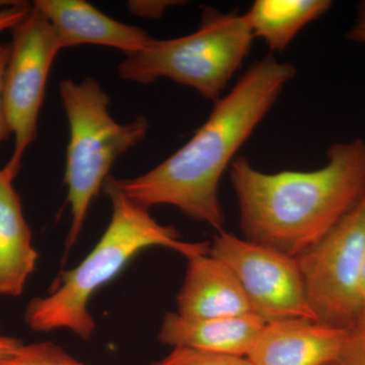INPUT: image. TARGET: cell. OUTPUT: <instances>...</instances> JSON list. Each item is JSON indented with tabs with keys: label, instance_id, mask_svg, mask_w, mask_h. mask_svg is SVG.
I'll return each instance as SVG.
<instances>
[{
	"label": "cell",
	"instance_id": "obj_7",
	"mask_svg": "<svg viewBox=\"0 0 365 365\" xmlns=\"http://www.w3.org/2000/svg\"><path fill=\"white\" fill-rule=\"evenodd\" d=\"M11 34L4 98L14 148L6 165L19 175L26 150L37 138L48 76L61 48L51 24L33 4Z\"/></svg>",
	"mask_w": 365,
	"mask_h": 365
},
{
	"label": "cell",
	"instance_id": "obj_13",
	"mask_svg": "<svg viewBox=\"0 0 365 365\" xmlns=\"http://www.w3.org/2000/svg\"><path fill=\"white\" fill-rule=\"evenodd\" d=\"M265 325L255 314L187 319L176 312L165 314L158 339L172 348H193L247 357Z\"/></svg>",
	"mask_w": 365,
	"mask_h": 365
},
{
	"label": "cell",
	"instance_id": "obj_19",
	"mask_svg": "<svg viewBox=\"0 0 365 365\" xmlns=\"http://www.w3.org/2000/svg\"><path fill=\"white\" fill-rule=\"evenodd\" d=\"M185 2L172 0H155V1H130L128 9L132 14L146 19L162 18L163 13L172 6H180Z\"/></svg>",
	"mask_w": 365,
	"mask_h": 365
},
{
	"label": "cell",
	"instance_id": "obj_22",
	"mask_svg": "<svg viewBox=\"0 0 365 365\" xmlns=\"http://www.w3.org/2000/svg\"><path fill=\"white\" fill-rule=\"evenodd\" d=\"M21 341L16 338L7 336L0 330V360L4 359L9 352L13 351L16 346L20 345Z\"/></svg>",
	"mask_w": 365,
	"mask_h": 365
},
{
	"label": "cell",
	"instance_id": "obj_23",
	"mask_svg": "<svg viewBox=\"0 0 365 365\" xmlns=\"http://www.w3.org/2000/svg\"><path fill=\"white\" fill-rule=\"evenodd\" d=\"M360 302H361V328L365 329V262L360 277L359 287Z\"/></svg>",
	"mask_w": 365,
	"mask_h": 365
},
{
	"label": "cell",
	"instance_id": "obj_25",
	"mask_svg": "<svg viewBox=\"0 0 365 365\" xmlns=\"http://www.w3.org/2000/svg\"><path fill=\"white\" fill-rule=\"evenodd\" d=\"M362 330H364V332H365V329H362Z\"/></svg>",
	"mask_w": 365,
	"mask_h": 365
},
{
	"label": "cell",
	"instance_id": "obj_6",
	"mask_svg": "<svg viewBox=\"0 0 365 365\" xmlns=\"http://www.w3.org/2000/svg\"><path fill=\"white\" fill-rule=\"evenodd\" d=\"M297 259L317 321L344 330L361 328L365 194L323 239Z\"/></svg>",
	"mask_w": 365,
	"mask_h": 365
},
{
	"label": "cell",
	"instance_id": "obj_9",
	"mask_svg": "<svg viewBox=\"0 0 365 365\" xmlns=\"http://www.w3.org/2000/svg\"><path fill=\"white\" fill-rule=\"evenodd\" d=\"M350 332L309 319L271 322L247 359L253 365H325L339 353Z\"/></svg>",
	"mask_w": 365,
	"mask_h": 365
},
{
	"label": "cell",
	"instance_id": "obj_15",
	"mask_svg": "<svg viewBox=\"0 0 365 365\" xmlns=\"http://www.w3.org/2000/svg\"><path fill=\"white\" fill-rule=\"evenodd\" d=\"M0 365H86L52 342L20 345L0 360Z\"/></svg>",
	"mask_w": 365,
	"mask_h": 365
},
{
	"label": "cell",
	"instance_id": "obj_17",
	"mask_svg": "<svg viewBox=\"0 0 365 365\" xmlns=\"http://www.w3.org/2000/svg\"><path fill=\"white\" fill-rule=\"evenodd\" d=\"M325 365H365L364 331H351L339 353Z\"/></svg>",
	"mask_w": 365,
	"mask_h": 365
},
{
	"label": "cell",
	"instance_id": "obj_18",
	"mask_svg": "<svg viewBox=\"0 0 365 365\" xmlns=\"http://www.w3.org/2000/svg\"><path fill=\"white\" fill-rule=\"evenodd\" d=\"M9 54H11V43L6 44V43L0 42V144L11 134L9 121H7L4 98V72L9 62Z\"/></svg>",
	"mask_w": 365,
	"mask_h": 365
},
{
	"label": "cell",
	"instance_id": "obj_24",
	"mask_svg": "<svg viewBox=\"0 0 365 365\" xmlns=\"http://www.w3.org/2000/svg\"><path fill=\"white\" fill-rule=\"evenodd\" d=\"M21 1H6V0H0V9L4 7L16 6L20 4Z\"/></svg>",
	"mask_w": 365,
	"mask_h": 365
},
{
	"label": "cell",
	"instance_id": "obj_5",
	"mask_svg": "<svg viewBox=\"0 0 365 365\" xmlns=\"http://www.w3.org/2000/svg\"><path fill=\"white\" fill-rule=\"evenodd\" d=\"M195 32L174 39L151 41L126 55L118 66L124 81L151 85L168 78L195 90L215 103L248 56L255 39L245 14L201 7Z\"/></svg>",
	"mask_w": 365,
	"mask_h": 365
},
{
	"label": "cell",
	"instance_id": "obj_12",
	"mask_svg": "<svg viewBox=\"0 0 365 365\" xmlns=\"http://www.w3.org/2000/svg\"><path fill=\"white\" fill-rule=\"evenodd\" d=\"M16 176L6 165L0 168V297H21L39 259L14 187Z\"/></svg>",
	"mask_w": 365,
	"mask_h": 365
},
{
	"label": "cell",
	"instance_id": "obj_20",
	"mask_svg": "<svg viewBox=\"0 0 365 365\" xmlns=\"http://www.w3.org/2000/svg\"><path fill=\"white\" fill-rule=\"evenodd\" d=\"M31 4L26 1H21L16 6L4 7L0 9V33L4 31L11 30L28 14Z\"/></svg>",
	"mask_w": 365,
	"mask_h": 365
},
{
	"label": "cell",
	"instance_id": "obj_11",
	"mask_svg": "<svg viewBox=\"0 0 365 365\" xmlns=\"http://www.w3.org/2000/svg\"><path fill=\"white\" fill-rule=\"evenodd\" d=\"M177 313L187 319H208L253 312L235 274L208 252L188 259L184 282L177 295Z\"/></svg>",
	"mask_w": 365,
	"mask_h": 365
},
{
	"label": "cell",
	"instance_id": "obj_3",
	"mask_svg": "<svg viewBox=\"0 0 365 365\" xmlns=\"http://www.w3.org/2000/svg\"><path fill=\"white\" fill-rule=\"evenodd\" d=\"M112 204L109 225L90 254L61 277L44 297L26 304L24 319L34 332L68 330L90 340L97 330L88 306L93 294L116 278L129 262L144 250L167 248L188 259L208 253L207 242H185L173 227L160 225L150 209L134 202L109 176L104 187Z\"/></svg>",
	"mask_w": 365,
	"mask_h": 365
},
{
	"label": "cell",
	"instance_id": "obj_2",
	"mask_svg": "<svg viewBox=\"0 0 365 365\" xmlns=\"http://www.w3.org/2000/svg\"><path fill=\"white\" fill-rule=\"evenodd\" d=\"M321 169L264 173L237 155L230 182L245 239L299 257L319 241L365 194V140L333 143Z\"/></svg>",
	"mask_w": 365,
	"mask_h": 365
},
{
	"label": "cell",
	"instance_id": "obj_21",
	"mask_svg": "<svg viewBox=\"0 0 365 365\" xmlns=\"http://www.w3.org/2000/svg\"><path fill=\"white\" fill-rule=\"evenodd\" d=\"M346 38L351 42L365 44V0L357 6L356 19Z\"/></svg>",
	"mask_w": 365,
	"mask_h": 365
},
{
	"label": "cell",
	"instance_id": "obj_16",
	"mask_svg": "<svg viewBox=\"0 0 365 365\" xmlns=\"http://www.w3.org/2000/svg\"><path fill=\"white\" fill-rule=\"evenodd\" d=\"M153 365H253L247 357L203 351L193 348H173L172 351Z\"/></svg>",
	"mask_w": 365,
	"mask_h": 365
},
{
	"label": "cell",
	"instance_id": "obj_4",
	"mask_svg": "<svg viewBox=\"0 0 365 365\" xmlns=\"http://www.w3.org/2000/svg\"><path fill=\"white\" fill-rule=\"evenodd\" d=\"M59 93L69 125L64 173L71 209L66 237L69 251L81 237L91 203L104 187L113 165L145 138L150 123L145 117L127 124L115 121L109 112V96L95 78L81 83L63 79Z\"/></svg>",
	"mask_w": 365,
	"mask_h": 365
},
{
	"label": "cell",
	"instance_id": "obj_14",
	"mask_svg": "<svg viewBox=\"0 0 365 365\" xmlns=\"http://www.w3.org/2000/svg\"><path fill=\"white\" fill-rule=\"evenodd\" d=\"M332 6L330 0H256L244 14L254 38H261L270 51L282 52Z\"/></svg>",
	"mask_w": 365,
	"mask_h": 365
},
{
	"label": "cell",
	"instance_id": "obj_10",
	"mask_svg": "<svg viewBox=\"0 0 365 365\" xmlns=\"http://www.w3.org/2000/svg\"><path fill=\"white\" fill-rule=\"evenodd\" d=\"M33 6L51 24L61 50L97 45L129 55L153 40L143 29L114 20L83 0H36Z\"/></svg>",
	"mask_w": 365,
	"mask_h": 365
},
{
	"label": "cell",
	"instance_id": "obj_8",
	"mask_svg": "<svg viewBox=\"0 0 365 365\" xmlns=\"http://www.w3.org/2000/svg\"><path fill=\"white\" fill-rule=\"evenodd\" d=\"M209 254L227 264L242 285L252 312L266 324L287 319L317 321L295 257L225 230L215 235Z\"/></svg>",
	"mask_w": 365,
	"mask_h": 365
},
{
	"label": "cell",
	"instance_id": "obj_1",
	"mask_svg": "<svg viewBox=\"0 0 365 365\" xmlns=\"http://www.w3.org/2000/svg\"><path fill=\"white\" fill-rule=\"evenodd\" d=\"M297 69L273 56L255 62L191 139L150 172L117 180L118 188L141 206L170 205L218 232L225 218L218 188L225 173L279 98Z\"/></svg>",
	"mask_w": 365,
	"mask_h": 365
}]
</instances>
